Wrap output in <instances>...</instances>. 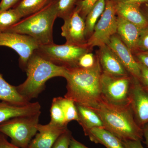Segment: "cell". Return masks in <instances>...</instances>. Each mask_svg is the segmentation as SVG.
Masks as SVG:
<instances>
[{
  "instance_id": "obj_1",
  "label": "cell",
  "mask_w": 148,
  "mask_h": 148,
  "mask_svg": "<svg viewBox=\"0 0 148 148\" xmlns=\"http://www.w3.org/2000/svg\"><path fill=\"white\" fill-rule=\"evenodd\" d=\"M102 73L97 57L95 65L89 69L78 67L66 69L64 78L67 81V92L64 98L76 104L95 109L102 99Z\"/></svg>"
},
{
  "instance_id": "obj_2",
  "label": "cell",
  "mask_w": 148,
  "mask_h": 148,
  "mask_svg": "<svg viewBox=\"0 0 148 148\" xmlns=\"http://www.w3.org/2000/svg\"><path fill=\"white\" fill-rule=\"evenodd\" d=\"M93 110L101 117L104 128L121 141L144 139L143 128L135 121L130 106H115L102 98Z\"/></svg>"
},
{
  "instance_id": "obj_3",
  "label": "cell",
  "mask_w": 148,
  "mask_h": 148,
  "mask_svg": "<svg viewBox=\"0 0 148 148\" xmlns=\"http://www.w3.org/2000/svg\"><path fill=\"white\" fill-rule=\"evenodd\" d=\"M25 71L27 79L16 86V88L20 95L30 102L45 89L48 80L54 77H64L66 68L52 64L35 51L29 58Z\"/></svg>"
},
{
  "instance_id": "obj_4",
  "label": "cell",
  "mask_w": 148,
  "mask_h": 148,
  "mask_svg": "<svg viewBox=\"0 0 148 148\" xmlns=\"http://www.w3.org/2000/svg\"><path fill=\"white\" fill-rule=\"evenodd\" d=\"M58 1L50 0L43 8L21 18L5 32L28 35L40 45L53 43V26L58 17Z\"/></svg>"
},
{
  "instance_id": "obj_5",
  "label": "cell",
  "mask_w": 148,
  "mask_h": 148,
  "mask_svg": "<svg viewBox=\"0 0 148 148\" xmlns=\"http://www.w3.org/2000/svg\"><path fill=\"white\" fill-rule=\"evenodd\" d=\"M41 113L13 118L0 123V133L8 136L11 143L21 148H28L38 132Z\"/></svg>"
},
{
  "instance_id": "obj_6",
  "label": "cell",
  "mask_w": 148,
  "mask_h": 148,
  "mask_svg": "<svg viewBox=\"0 0 148 148\" xmlns=\"http://www.w3.org/2000/svg\"><path fill=\"white\" fill-rule=\"evenodd\" d=\"M87 46H80L65 43L40 45L35 51L46 60L66 69L78 67L79 59L87 52H92Z\"/></svg>"
},
{
  "instance_id": "obj_7",
  "label": "cell",
  "mask_w": 148,
  "mask_h": 148,
  "mask_svg": "<svg viewBox=\"0 0 148 148\" xmlns=\"http://www.w3.org/2000/svg\"><path fill=\"white\" fill-rule=\"evenodd\" d=\"M132 76L115 77L102 73V98L109 103L121 107L130 106V93Z\"/></svg>"
},
{
  "instance_id": "obj_8",
  "label": "cell",
  "mask_w": 148,
  "mask_h": 148,
  "mask_svg": "<svg viewBox=\"0 0 148 148\" xmlns=\"http://www.w3.org/2000/svg\"><path fill=\"white\" fill-rule=\"evenodd\" d=\"M117 15L114 3L106 0V6L100 19L95 25L93 33L87 41V46L90 49L107 45L112 36L116 34Z\"/></svg>"
},
{
  "instance_id": "obj_9",
  "label": "cell",
  "mask_w": 148,
  "mask_h": 148,
  "mask_svg": "<svg viewBox=\"0 0 148 148\" xmlns=\"http://www.w3.org/2000/svg\"><path fill=\"white\" fill-rule=\"evenodd\" d=\"M40 45L36 40L28 35L11 32L0 34V46L10 48L18 53L19 66L24 71L29 58Z\"/></svg>"
},
{
  "instance_id": "obj_10",
  "label": "cell",
  "mask_w": 148,
  "mask_h": 148,
  "mask_svg": "<svg viewBox=\"0 0 148 148\" xmlns=\"http://www.w3.org/2000/svg\"><path fill=\"white\" fill-rule=\"evenodd\" d=\"M130 107L135 121L143 128L148 123V90L139 80L133 77L130 93Z\"/></svg>"
},
{
  "instance_id": "obj_11",
  "label": "cell",
  "mask_w": 148,
  "mask_h": 148,
  "mask_svg": "<svg viewBox=\"0 0 148 148\" xmlns=\"http://www.w3.org/2000/svg\"><path fill=\"white\" fill-rule=\"evenodd\" d=\"M64 20L61 34L66 39V43L80 46H87L85 20L76 9Z\"/></svg>"
},
{
  "instance_id": "obj_12",
  "label": "cell",
  "mask_w": 148,
  "mask_h": 148,
  "mask_svg": "<svg viewBox=\"0 0 148 148\" xmlns=\"http://www.w3.org/2000/svg\"><path fill=\"white\" fill-rule=\"evenodd\" d=\"M107 45L115 53L130 75L139 80L141 72L139 63L116 34L112 36Z\"/></svg>"
},
{
  "instance_id": "obj_13",
  "label": "cell",
  "mask_w": 148,
  "mask_h": 148,
  "mask_svg": "<svg viewBox=\"0 0 148 148\" xmlns=\"http://www.w3.org/2000/svg\"><path fill=\"white\" fill-rule=\"evenodd\" d=\"M38 132L28 148H52L58 138L68 130L67 125H58L50 122L46 125L39 123Z\"/></svg>"
},
{
  "instance_id": "obj_14",
  "label": "cell",
  "mask_w": 148,
  "mask_h": 148,
  "mask_svg": "<svg viewBox=\"0 0 148 148\" xmlns=\"http://www.w3.org/2000/svg\"><path fill=\"white\" fill-rule=\"evenodd\" d=\"M99 48L96 56L103 73L115 77L130 75L115 53L108 45Z\"/></svg>"
},
{
  "instance_id": "obj_15",
  "label": "cell",
  "mask_w": 148,
  "mask_h": 148,
  "mask_svg": "<svg viewBox=\"0 0 148 148\" xmlns=\"http://www.w3.org/2000/svg\"><path fill=\"white\" fill-rule=\"evenodd\" d=\"M41 112L40 105L38 102L19 106L1 101L0 102V123L13 118L33 115Z\"/></svg>"
},
{
  "instance_id": "obj_16",
  "label": "cell",
  "mask_w": 148,
  "mask_h": 148,
  "mask_svg": "<svg viewBox=\"0 0 148 148\" xmlns=\"http://www.w3.org/2000/svg\"><path fill=\"white\" fill-rule=\"evenodd\" d=\"M116 34L133 54L137 45L142 29L124 18L117 16Z\"/></svg>"
},
{
  "instance_id": "obj_17",
  "label": "cell",
  "mask_w": 148,
  "mask_h": 148,
  "mask_svg": "<svg viewBox=\"0 0 148 148\" xmlns=\"http://www.w3.org/2000/svg\"><path fill=\"white\" fill-rule=\"evenodd\" d=\"M114 5L117 16L135 24L141 29L148 26V21L140 9L141 5L120 3H114Z\"/></svg>"
},
{
  "instance_id": "obj_18",
  "label": "cell",
  "mask_w": 148,
  "mask_h": 148,
  "mask_svg": "<svg viewBox=\"0 0 148 148\" xmlns=\"http://www.w3.org/2000/svg\"><path fill=\"white\" fill-rule=\"evenodd\" d=\"M90 141L106 148H125L121 140L104 128H93L84 131Z\"/></svg>"
},
{
  "instance_id": "obj_19",
  "label": "cell",
  "mask_w": 148,
  "mask_h": 148,
  "mask_svg": "<svg viewBox=\"0 0 148 148\" xmlns=\"http://www.w3.org/2000/svg\"><path fill=\"white\" fill-rule=\"evenodd\" d=\"M79 121L83 131L93 128H104L101 117L94 110L81 105L76 104Z\"/></svg>"
},
{
  "instance_id": "obj_20",
  "label": "cell",
  "mask_w": 148,
  "mask_h": 148,
  "mask_svg": "<svg viewBox=\"0 0 148 148\" xmlns=\"http://www.w3.org/2000/svg\"><path fill=\"white\" fill-rule=\"evenodd\" d=\"M0 101L19 106L27 105L30 102L18 93L16 86H13L7 82L1 74Z\"/></svg>"
},
{
  "instance_id": "obj_21",
  "label": "cell",
  "mask_w": 148,
  "mask_h": 148,
  "mask_svg": "<svg viewBox=\"0 0 148 148\" xmlns=\"http://www.w3.org/2000/svg\"><path fill=\"white\" fill-rule=\"evenodd\" d=\"M105 6L106 0H99L86 17L85 33L87 41L92 35L95 25L103 14Z\"/></svg>"
},
{
  "instance_id": "obj_22",
  "label": "cell",
  "mask_w": 148,
  "mask_h": 148,
  "mask_svg": "<svg viewBox=\"0 0 148 148\" xmlns=\"http://www.w3.org/2000/svg\"><path fill=\"white\" fill-rule=\"evenodd\" d=\"M50 0H21L14 8L21 18L36 13L43 8Z\"/></svg>"
},
{
  "instance_id": "obj_23",
  "label": "cell",
  "mask_w": 148,
  "mask_h": 148,
  "mask_svg": "<svg viewBox=\"0 0 148 148\" xmlns=\"http://www.w3.org/2000/svg\"><path fill=\"white\" fill-rule=\"evenodd\" d=\"M21 18L14 8L0 11V34L6 32Z\"/></svg>"
},
{
  "instance_id": "obj_24",
  "label": "cell",
  "mask_w": 148,
  "mask_h": 148,
  "mask_svg": "<svg viewBox=\"0 0 148 148\" xmlns=\"http://www.w3.org/2000/svg\"><path fill=\"white\" fill-rule=\"evenodd\" d=\"M57 101L64 112L65 121L67 124L72 121H79L78 114L75 103L70 99L57 97Z\"/></svg>"
},
{
  "instance_id": "obj_25",
  "label": "cell",
  "mask_w": 148,
  "mask_h": 148,
  "mask_svg": "<svg viewBox=\"0 0 148 148\" xmlns=\"http://www.w3.org/2000/svg\"><path fill=\"white\" fill-rule=\"evenodd\" d=\"M82 0H59L58 17L63 19L70 16L75 10L77 5Z\"/></svg>"
},
{
  "instance_id": "obj_26",
  "label": "cell",
  "mask_w": 148,
  "mask_h": 148,
  "mask_svg": "<svg viewBox=\"0 0 148 148\" xmlns=\"http://www.w3.org/2000/svg\"><path fill=\"white\" fill-rule=\"evenodd\" d=\"M51 122L61 125H67L63 110L57 101L54 98L52 100L50 108Z\"/></svg>"
},
{
  "instance_id": "obj_27",
  "label": "cell",
  "mask_w": 148,
  "mask_h": 148,
  "mask_svg": "<svg viewBox=\"0 0 148 148\" xmlns=\"http://www.w3.org/2000/svg\"><path fill=\"white\" fill-rule=\"evenodd\" d=\"M99 0H82L77 5L75 9L85 20L86 17Z\"/></svg>"
},
{
  "instance_id": "obj_28",
  "label": "cell",
  "mask_w": 148,
  "mask_h": 148,
  "mask_svg": "<svg viewBox=\"0 0 148 148\" xmlns=\"http://www.w3.org/2000/svg\"><path fill=\"white\" fill-rule=\"evenodd\" d=\"M97 57L92 52L85 53L80 58L78 67L83 69H89L95 65Z\"/></svg>"
},
{
  "instance_id": "obj_29",
  "label": "cell",
  "mask_w": 148,
  "mask_h": 148,
  "mask_svg": "<svg viewBox=\"0 0 148 148\" xmlns=\"http://www.w3.org/2000/svg\"><path fill=\"white\" fill-rule=\"evenodd\" d=\"M72 137V132L68 129L58 138L52 148H69Z\"/></svg>"
},
{
  "instance_id": "obj_30",
  "label": "cell",
  "mask_w": 148,
  "mask_h": 148,
  "mask_svg": "<svg viewBox=\"0 0 148 148\" xmlns=\"http://www.w3.org/2000/svg\"><path fill=\"white\" fill-rule=\"evenodd\" d=\"M147 51H148V26L141 30L136 52Z\"/></svg>"
},
{
  "instance_id": "obj_31",
  "label": "cell",
  "mask_w": 148,
  "mask_h": 148,
  "mask_svg": "<svg viewBox=\"0 0 148 148\" xmlns=\"http://www.w3.org/2000/svg\"><path fill=\"white\" fill-rule=\"evenodd\" d=\"M138 63L141 72L139 80L143 86L148 90V68L143 64Z\"/></svg>"
},
{
  "instance_id": "obj_32",
  "label": "cell",
  "mask_w": 148,
  "mask_h": 148,
  "mask_svg": "<svg viewBox=\"0 0 148 148\" xmlns=\"http://www.w3.org/2000/svg\"><path fill=\"white\" fill-rule=\"evenodd\" d=\"M133 54L137 62L148 68V51H138Z\"/></svg>"
},
{
  "instance_id": "obj_33",
  "label": "cell",
  "mask_w": 148,
  "mask_h": 148,
  "mask_svg": "<svg viewBox=\"0 0 148 148\" xmlns=\"http://www.w3.org/2000/svg\"><path fill=\"white\" fill-rule=\"evenodd\" d=\"M19 1V0H1L0 2V11L13 8Z\"/></svg>"
},
{
  "instance_id": "obj_34",
  "label": "cell",
  "mask_w": 148,
  "mask_h": 148,
  "mask_svg": "<svg viewBox=\"0 0 148 148\" xmlns=\"http://www.w3.org/2000/svg\"><path fill=\"white\" fill-rule=\"evenodd\" d=\"M122 142L125 148H145L140 140H124Z\"/></svg>"
},
{
  "instance_id": "obj_35",
  "label": "cell",
  "mask_w": 148,
  "mask_h": 148,
  "mask_svg": "<svg viewBox=\"0 0 148 148\" xmlns=\"http://www.w3.org/2000/svg\"><path fill=\"white\" fill-rule=\"evenodd\" d=\"M5 135L0 133V148H21L10 143Z\"/></svg>"
},
{
  "instance_id": "obj_36",
  "label": "cell",
  "mask_w": 148,
  "mask_h": 148,
  "mask_svg": "<svg viewBox=\"0 0 148 148\" xmlns=\"http://www.w3.org/2000/svg\"><path fill=\"white\" fill-rule=\"evenodd\" d=\"M114 3H127L136 4L139 5H148V0H112Z\"/></svg>"
},
{
  "instance_id": "obj_37",
  "label": "cell",
  "mask_w": 148,
  "mask_h": 148,
  "mask_svg": "<svg viewBox=\"0 0 148 148\" xmlns=\"http://www.w3.org/2000/svg\"><path fill=\"white\" fill-rule=\"evenodd\" d=\"M69 148H89L72 137L70 141Z\"/></svg>"
},
{
  "instance_id": "obj_38",
  "label": "cell",
  "mask_w": 148,
  "mask_h": 148,
  "mask_svg": "<svg viewBox=\"0 0 148 148\" xmlns=\"http://www.w3.org/2000/svg\"><path fill=\"white\" fill-rule=\"evenodd\" d=\"M143 138L145 139V143L148 148V123L143 127Z\"/></svg>"
},
{
  "instance_id": "obj_39",
  "label": "cell",
  "mask_w": 148,
  "mask_h": 148,
  "mask_svg": "<svg viewBox=\"0 0 148 148\" xmlns=\"http://www.w3.org/2000/svg\"><path fill=\"white\" fill-rule=\"evenodd\" d=\"M140 9L148 22V5H141L140 6Z\"/></svg>"
}]
</instances>
